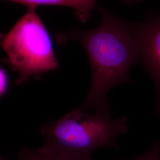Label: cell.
<instances>
[{
  "label": "cell",
  "mask_w": 160,
  "mask_h": 160,
  "mask_svg": "<svg viewBox=\"0 0 160 160\" xmlns=\"http://www.w3.org/2000/svg\"><path fill=\"white\" fill-rule=\"evenodd\" d=\"M20 160H69L43 147L38 149L23 147L17 155Z\"/></svg>",
  "instance_id": "6"
},
{
  "label": "cell",
  "mask_w": 160,
  "mask_h": 160,
  "mask_svg": "<svg viewBox=\"0 0 160 160\" xmlns=\"http://www.w3.org/2000/svg\"><path fill=\"white\" fill-rule=\"evenodd\" d=\"M128 130L126 116L114 119L110 112L90 114L79 108L41 126L40 132L45 148L69 160H93L97 149L118 148L117 138Z\"/></svg>",
  "instance_id": "2"
},
{
  "label": "cell",
  "mask_w": 160,
  "mask_h": 160,
  "mask_svg": "<svg viewBox=\"0 0 160 160\" xmlns=\"http://www.w3.org/2000/svg\"><path fill=\"white\" fill-rule=\"evenodd\" d=\"M129 160H160V141L154 143L143 154Z\"/></svg>",
  "instance_id": "7"
},
{
  "label": "cell",
  "mask_w": 160,
  "mask_h": 160,
  "mask_svg": "<svg viewBox=\"0 0 160 160\" xmlns=\"http://www.w3.org/2000/svg\"><path fill=\"white\" fill-rule=\"evenodd\" d=\"M96 29L75 32L62 38L80 40L86 50L92 69L88 92L80 108L94 109L96 113H109L107 96L114 86L133 83L130 76L132 67L141 61L137 39L130 23H126L106 11Z\"/></svg>",
  "instance_id": "1"
},
{
  "label": "cell",
  "mask_w": 160,
  "mask_h": 160,
  "mask_svg": "<svg viewBox=\"0 0 160 160\" xmlns=\"http://www.w3.org/2000/svg\"><path fill=\"white\" fill-rule=\"evenodd\" d=\"M10 87L9 76L6 69L1 68L0 69V96L4 97L8 92Z\"/></svg>",
  "instance_id": "8"
},
{
  "label": "cell",
  "mask_w": 160,
  "mask_h": 160,
  "mask_svg": "<svg viewBox=\"0 0 160 160\" xmlns=\"http://www.w3.org/2000/svg\"><path fill=\"white\" fill-rule=\"evenodd\" d=\"M1 46L9 65L18 74L17 85L58 68L51 39L34 7L29 8L4 37Z\"/></svg>",
  "instance_id": "3"
},
{
  "label": "cell",
  "mask_w": 160,
  "mask_h": 160,
  "mask_svg": "<svg viewBox=\"0 0 160 160\" xmlns=\"http://www.w3.org/2000/svg\"><path fill=\"white\" fill-rule=\"evenodd\" d=\"M28 7L36 8L41 5L65 6L74 9L75 14L82 22H86L90 16L96 0H7Z\"/></svg>",
  "instance_id": "5"
},
{
  "label": "cell",
  "mask_w": 160,
  "mask_h": 160,
  "mask_svg": "<svg viewBox=\"0 0 160 160\" xmlns=\"http://www.w3.org/2000/svg\"><path fill=\"white\" fill-rule=\"evenodd\" d=\"M131 25L139 43L141 61L154 84L153 112L160 118V14H150L142 22Z\"/></svg>",
  "instance_id": "4"
},
{
  "label": "cell",
  "mask_w": 160,
  "mask_h": 160,
  "mask_svg": "<svg viewBox=\"0 0 160 160\" xmlns=\"http://www.w3.org/2000/svg\"><path fill=\"white\" fill-rule=\"evenodd\" d=\"M0 160H4V159L2 158V157H1V158H0Z\"/></svg>",
  "instance_id": "10"
},
{
  "label": "cell",
  "mask_w": 160,
  "mask_h": 160,
  "mask_svg": "<svg viewBox=\"0 0 160 160\" xmlns=\"http://www.w3.org/2000/svg\"><path fill=\"white\" fill-rule=\"evenodd\" d=\"M125 1L128 2H129V3H136V2H141L143 0H125Z\"/></svg>",
  "instance_id": "9"
}]
</instances>
